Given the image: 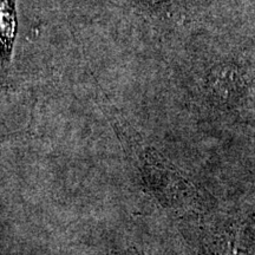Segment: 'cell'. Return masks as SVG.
<instances>
[{"mask_svg":"<svg viewBox=\"0 0 255 255\" xmlns=\"http://www.w3.org/2000/svg\"><path fill=\"white\" fill-rule=\"evenodd\" d=\"M242 84L241 75L233 66H220L210 73V88L215 92H239Z\"/></svg>","mask_w":255,"mask_h":255,"instance_id":"1","label":"cell"},{"mask_svg":"<svg viewBox=\"0 0 255 255\" xmlns=\"http://www.w3.org/2000/svg\"><path fill=\"white\" fill-rule=\"evenodd\" d=\"M15 36V11L12 0H1V41L2 57L11 55Z\"/></svg>","mask_w":255,"mask_h":255,"instance_id":"2","label":"cell"}]
</instances>
